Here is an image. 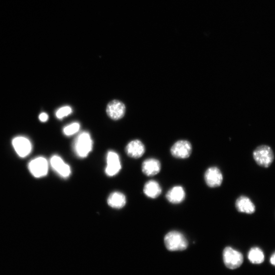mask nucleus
Masks as SVG:
<instances>
[{"label":"nucleus","instance_id":"19","mask_svg":"<svg viewBox=\"0 0 275 275\" xmlns=\"http://www.w3.org/2000/svg\"><path fill=\"white\" fill-rule=\"evenodd\" d=\"M80 125L78 122H74L65 127L63 130L64 134L67 136H71L76 134L80 130Z\"/></svg>","mask_w":275,"mask_h":275},{"label":"nucleus","instance_id":"14","mask_svg":"<svg viewBox=\"0 0 275 275\" xmlns=\"http://www.w3.org/2000/svg\"><path fill=\"white\" fill-rule=\"evenodd\" d=\"M166 197L169 202L172 204H180L185 199V191L183 187L176 186L168 191Z\"/></svg>","mask_w":275,"mask_h":275},{"label":"nucleus","instance_id":"4","mask_svg":"<svg viewBox=\"0 0 275 275\" xmlns=\"http://www.w3.org/2000/svg\"><path fill=\"white\" fill-rule=\"evenodd\" d=\"M243 256L238 251L230 247L225 248L223 251V260L225 266L230 269L239 268L243 263Z\"/></svg>","mask_w":275,"mask_h":275},{"label":"nucleus","instance_id":"11","mask_svg":"<svg viewBox=\"0 0 275 275\" xmlns=\"http://www.w3.org/2000/svg\"><path fill=\"white\" fill-rule=\"evenodd\" d=\"M51 166L53 170L61 177L67 178L71 174V168L63 159L58 156H54L50 160Z\"/></svg>","mask_w":275,"mask_h":275},{"label":"nucleus","instance_id":"22","mask_svg":"<svg viewBox=\"0 0 275 275\" xmlns=\"http://www.w3.org/2000/svg\"><path fill=\"white\" fill-rule=\"evenodd\" d=\"M271 263L274 266H275V253H274L271 257L270 259Z\"/></svg>","mask_w":275,"mask_h":275},{"label":"nucleus","instance_id":"15","mask_svg":"<svg viewBox=\"0 0 275 275\" xmlns=\"http://www.w3.org/2000/svg\"><path fill=\"white\" fill-rule=\"evenodd\" d=\"M237 210L243 213L252 214L255 211V206L252 201L246 196H241L236 201Z\"/></svg>","mask_w":275,"mask_h":275},{"label":"nucleus","instance_id":"1","mask_svg":"<svg viewBox=\"0 0 275 275\" xmlns=\"http://www.w3.org/2000/svg\"><path fill=\"white\" fill-rule=\"evenodd\" d=\"M164 243L166 248L170 251H183L188 246L183 234L175 230L170 231L165 236Z\"/></svg>","mask_w":275,"mask_h":275},{"label":"nucleus","instance_id":"8","mask_svg":"<svg viewBox=\"0 0 275 275\" xmlns=\"http://www.w3.org/2000/svg\"><path fill=\"white\" fill-rule=\"evenodd\" d=\"M204 180L209 187L217 188L222 184L223 177L221 171L218 168L212 167L205 172Z\"/></svg>","mask_w":275,"mask_h":275},{"label":"nucleus","instance_id":"9","mask_svg":"<svg viewBox=\"0 0 275 275\" xmlns=\"http://www.w3.org/2000/svg\"><path fill=\"white\" fill-rule=\"evenodd\" d=\"M121 169L119 155L114 151H109L107 157V166L105 172L109 176H113L118 173Z\"/></svg>","mask_w":275,"mask_h":275},{"label":"nucleus","instance_id":"13","mask_svg":"<svg viewBox=\"0 0 275 275\" xmlns=\"http://www.w3.org/2000/svg\"><path fill=\"white\" fill-rule=\"evenodd\" d=\"M161 169L160 162L156 159H148L144 161L142 164V170L143 173L148 176L158 174Z\"/></svg>","mask_w":275,"mask_h":275},{"label":"nucleus","instance_id":"21","mask_svg":"<svg viewBox=\"0 0 275 275\" xmlns=\"http://www.w3.org/2000/svg\"><path fill=\"white\" fill-rule=\"evenodd\" d=\"M39 119L41 122H46L49 119V116L46 113H42L39 115Z\"/></svg>","mask_w":275,"mask_h":275},{"label":"nucleus","instance_id":"2","mask_svg":"<svg viewBox=\"0 0 275 275\" xmlns=\"http://www.w3.org/2000/svg\"><path fill=\"white\" fill-rule=\"evenodd\" d=\"M93 148V141L89 133L82 132L76 138L74 149L76 155L80 158L87 157Z\"/></svg>","mask_w":275,"mask_h":275},{"label":"nucleus","instance_id":"3","mask_svg":"<svg viewBox=\"0 0 275 275\" xmlns=\"http://www.w3.org/2000/svg\"><path fill=\"white\" fill-rule=\"evenodd\" d=\"M253 158L260 166L268 168L274 161V156L272 149L267 145H261L254 151Z\"/></svg>","mask_w":275,"mask_h":275},{"label":"nucleus","instance_id":"10","mask_svg":"<svg viewBox=\"0 0 275 275\" xmlns=\"http://www.w3.org/2000/svg\"><path fill=\"white\" fill-rule=\"evenodd\" d=\"M126 108L125 104L118 100L110 102L107 105L106 112L110 118L117 120L125 115Z\"/></svg>","mask_w":275,"mask_h":275},{"label":"nucleus","instance_id":"6","mask_svg":"<svg viewBox=\"0 0 275 275\" xmlns=\"http://www.w3.org/2000/svg\"><path fill=\"white\" fill-rule=\"evenodd\" d=\"M192 145L187 140H179L175 142L171 148L172 156L177 159H185L191 155Z\"/></svg>","mask_w":275,"mask_h":275},{"label":"nucleus","instance_id":"18","mask_svg":"<svg viewBox=\"0 0 275 275\" xmlns=\"http://www.w3.org/2000/svg\"><path fill=\"white\" fill-rule=\"evenodd\" d=\"M248 259L254 264H260L264 262L265 255L264 252L259 248H252L248 253Z\"/></svg>","mask_w":275,"mask_h":275},{"label":"nucleus","instance_id":"20","mask_svg":"<svg viewBox=\"0 0 275 275\" xmlns=\"http://www.w3.org/2000/svg\"><path fill=\"white\" fill-rule=\"evenodd\" d=\"M73 112L72 109L70 106H64L57 110L56 113V117L58 119H62L64 117L70 115Z\"/></svg>","mask_w":275,"mask_h":275},{"label":"nucleus","instance_id":"17","mask_svg":"<svg viewBox=\"0 0 275 275\" xmlns=\"http://www.w3.org/2000/svg\"><path fill=\"white\" fill-rule=\"evenodd\" d=\"M126 202L125 195L118 192H112L107 200L108 204L110 207L117 209L123 208L125 206Z\"/></svg>","mask_w":275,"mask_h":275},{"label":"nucleus","instance_id":"7","mask_svg":"<svg viewBox=\"0 0 275 275\" xmlns=\"http://www.w3.org/2000/svg\"><path fill=\"white\" fill-rule=\"evenodd\" d=\"M12 145L17 154L21 158H25L31 152L32 146L27 138L23 136L16 137L12 140Z\"/></svg>","mask_w":275,"mask_h":275},{"label":"nucleus","instance_id":"5","mask_svg":"<svg viewBox=\"0 0 275 275\" xmlns=\"http://www.w3.org/2000/svg\"><path fill=\"white\" fill-rule=\"evenodd\" d=\"M29 169L31 173L36 178L45 176L49 170L48 162L44 157L36 158L29 163Z\"/></svg>","mask_w":275,"mask_h":275},{"label":"nucleus","instance_id":"16","mask_svg":"<svg viewBox=\"0 0 275 275\" xmlns=\"http://www.w3.org/2000/svg\"><path fill=\"white\" fill-rule=\"evenodd\" d=\"M144 193L145 195L152 199L158 198L162 193V188L158 182L151 180L147 182L144 187Z\"/></svg>","mask_w":275,"mask_h":275},{"label":"nucleus","instance_id":"12","mask_svg":"<svg viewBox=\"0 0 275 275\" xmlns=\"http://www.w3.org/2000/svg\"><path fill=\"white\" fill-rule=\"evenodd\" d=\"M145 151V146L139 140L132 141L127 145L126 148L127 154L134 159L141 158L144 155Z\"/></svg>","mask_w":275,"mask_h":275}]
</instances>
